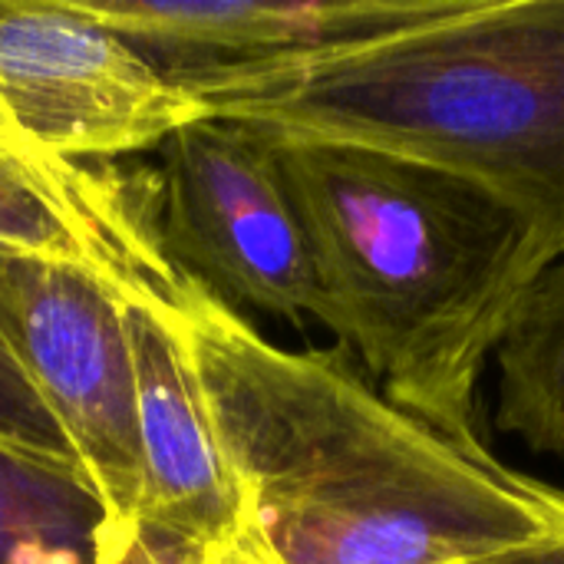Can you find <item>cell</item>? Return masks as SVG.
<instances>
[{
    "instance_id": "6da1fadb",
    "label": "cell",
    "mask_w": 564,
    "mask_h": 564,
    "mask_svg": "<svg viewBox=\"0 0 564 564\" xmlns=\"http://www.w3.org/2000/svg\"><path fill=\"white\" fill-rule=\"evenodd\" d=\"M172 311L278 564H476L545 535L489 446L466 453L400 410L350 350H281L188 274Z\"/></svg>"
},
{
    "instance_id": "7a4b0ae2",
    "label": "cell",
    "mask_w": 564,
    "mask_h": 564,
    "mask_svg": "<svg viewBox=\"0 0 564 564\" xmlns=\"http://www.w3.org/2000/svg\"><path fill=\"white\" fill-rule=\"evenodd\" d=\"M258 129V126H254ZM304 221L321 317L383 397L459 449L479 377L549 271L532 228L486 188L357 142L264 129Z\"/></svg>"
},
{
    "instance_id": "3957f363",
    "label": "cell",
    "mask_w": 564,
    "mask_h": 564,
    "mask_svg": "<svg viewBox=\"0 0 564 564\" xmlns=\"http://www.w3.org/2000/svg\"><path fill=\"white\" fill-rule=\"evenodd\" d=\"M205 119L383 149L506 202L564 258V0L453 13L314 63L175 79Z\"/></svg>"
},
{
    "instance_id": "277c9868",
    "label": "cell",
    "mask_w": 564,
    "mask_h": 564,
    "mask_svg": "<svg viewBox=\"0 0 564 564\" xmlns=\"http://www.w3.org/2000/svg\"><path fill=\"white\" fill-rule=\"evenodd\" d=\"M159 241L165 258L231 311L301 324L321 317L304 221L264 129L198 119L162 149Z\"/></svg>"
},
{
    "instance_id": "5b68a950",
    "label": "cell",
    "mask_w": 564,
    "mask_h": 564,
    "mask_svg": "<svg viewBox=\"0 0 564 564\" xmlns=\"http://www.w3.org/2000/svg\"><path fill=\"white\" fill-rule=\"evenodd\" d=\"M126 304L79 264L0 251V334L119 522H132L142 506Z\"/></svg>"
},
{
    "instance_id": "8992f818",
    "label": "cell",
    "mask_w": 564,
    "mask_h": 564,
    "mask_svg": "<svg viewBox=\"0 0 564 564\" xmlns=\"http://www.w3.org/2000/svg\"><path fill=\"white\" fill-rule=\"evenodd\" d=\"M0 99L33 145L89 165L162 149L205 119L175 79L76 0H0Z\"/></svg>"
},
{
    "instance_id": "52a82bcc",
    "label": "cell",
    "mask_w": 564,
    "mask_h": 564,
    "mask_svg": "<svg viewBox=\"0 0 564 564\" xmlns=\"http://www.w3.org/2000/svg\"><path fill=\"white\" fill-rule=\"evenodd\" d=\"M0 251L79 264L126 301L175 304L182 271L159 241V182L33 145L0 99Z\"/></svg>"
},
{
    "instance_id": "ba28073f",
    "label": "cell",
    "mask_w": 564,
    "mask_h": 564,
    "mask_svg": "<svg viewBox=\"0 0 564 564\" xmlns=\"http://www.w3.org/2000/svg\"><path fill=\"white\" fill-rule=\"evenodd\" d=\"M169 79L327 59L453 13L463 0H76Z\"/></svg>"
},
{
    "instance_id": "9c48e42d",
    "label": "cell",
    "mask_w": 564,
    "mask_h": 564,
    "mask_svg": "<svg viewBox=\"0 0 564 564\" xmlns=\"http://www.w3.org/2000/svg\"><path fill=\"white\" fill-rule=\"evenodd\" d=\"M172 307L126 304L142 443V506L135 519L225 549L254 529Z\"/></svg>"
},
{
    "instance_id": "30bf717a",
    "label": "cell",
    "mask_w": 564,
    "mask_h": 564,
    "mask_svg": "<svg viewBox=\"0 0 564 564\" xmlns=\"http://www.w3.org/2000/svg\"><path fill=\"white\" fill-rule=\"evenodd\" d=\"M122 525L76 459L0 436V564H102Z\"/></svg>"
},
{
    "instance_id": "8fae6325",
    "label": "cell",
    "mask_w": 564,
    "mask_h": 564,
    "mask_svg": "<svg viewBox=\"0 0 564 564\" xmlns=\"http://www.w3.org/2000/svg\"><path fill=\"white\" fill-rule=\"evenodd\" d=\"M496 426L564 463V258L525 294L496 347Z\"/></svg>"
},
{
    "instance_id": "7c38bea8",
    "label": "cell",
    "mask_w": 564,
    "mask_h": 564,
    "mask_svg": "<svg viewBox=\"0 0 564 564\" xmlns=\"http://www.w3.org/2000/svg\"><path fill=\"white\" fill-rule=\"evenodd\" d=\"M0 436L30 449L76 459L66 433L59 430L53 413L46 410L40 393L33 390V383L13 360L3 334H0Z\"/></svg>"
},
{
    "instance_id": "4fadbf2b",
    "label": "cell",
    "mask_w": 564,
    "mask_h": 564,
    "mask_svg": "<svg viewBox=\"0 0 564 564\" xmlns=\"http://www.w3.org/2000/svg\"><path fill=\"white\" fill-rule=\"evenodd\" d=\"M102 564H215V549L175 529L132 519L119 529Z\"/></svg>"
},
{
    "instance_id": "5bb4252c",
    "label": "cell",
    "mask_w": 564,
    "mask_h": 564,
    "mask_svg": "<svg viewBox=\"0 0 564 564\" xmlns=\"http://www.w3.org/2000/svg\"><path fill=\"white\" fill-rule=\"evenodd\" d=\"M506 476L509 482L539 509V516L545 519V535L529 545V549H519V552H506V555H496L489 562L476 564H564V492L555 486H545L525 473H516L506 466Z\"/></svg>"
}]
</instances>
